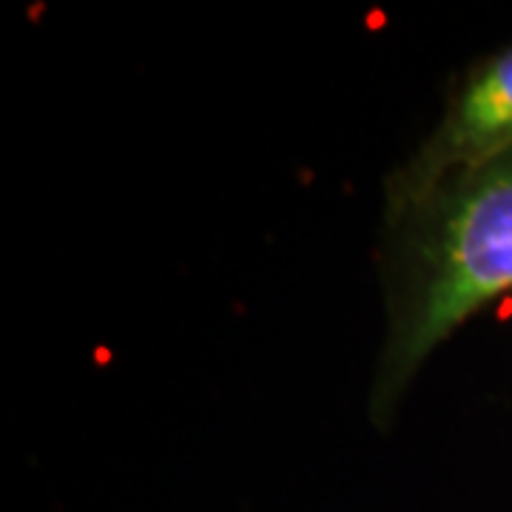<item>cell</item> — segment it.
Here are the masks:
<instances>
[{"mask_svg": "<svg viewBox=\"0 0 512 512\" xmlns=\"http://www.w3.org/2000/svg\"><path fill=\"white\" fill-rule=\"evenodd\" d=\"M387 225L399 231V254L370 396L379 424L393 419L441 342L512 291V148L450 177Z\"/></svg>", "mask_w": 512, "mask_h": 512, "instance_id": "6da1fadb", "label": "cell"}, {"mask_svg": "<svg viewBox=\"0 0 512 512\" xmlns=\"http://www.w3.org/2000/svg\"><path fill=\"white\" fill-rule=\"evenodd\" d=\"M512 148V43L478 60L458 83L436 128L387 180V222L419 205L450 177Z\"/></svg>", "mask_w": 512, "mask_h": 512, "instance_id": "7a4b0ae2", "label": "cell"}]
</instances>
